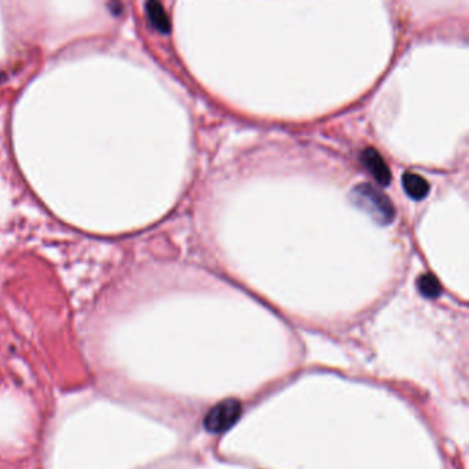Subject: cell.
Returning a JSON list of instances; mask_svg holds the SVG:
<instances>
[{
	"label": "cell",
	"instance_id": "1",
	"mask_svg": "<svg viewBox=\"0 0 469 469\" xmlns=\"http://www.w3.org/2000/svg\"><path fill=\"white\" fill-rule=\"evenodd\" d=\"M353 203L380 224H388L394 220L395 209L388 197L371 185L362 183L355 186L351 193Z\"/></svg>",
	"mask_w": 469,
	"mask_h": 469
},
{
	"label": "cell",
	"instance_id": "2",
	"mask_svg": "<svg viewBox=\"0 0 469 469\" xmlns=\"http://www.w3.org/2000/svg\"><path fill=\"white\" fill-rule=\"evenodd\" d=\"M243 406L237 399H224L213 406L204 418V425L210 433H222L230 429L241 417Z\"/></svg>",
	"mask_w": 469,
	"mask_h": 469
},
{
	"label": "cell",
	"instance_id": "3",
	"mask_svg": "<svg viewBox=\"0 0 469 469\" xmlns=\"http://www.w3.org/2000/svg\"><path fill=\"white\" fill-rule=\"evenodd\" d=\"M362 162L381 186H387L390 183L391 171L384 158L374 148H367L362 152Z\"/></svg>",
	"mask_w": 469,
	"mask_h": 469
},
{
	"label": "cell",
	"instance_id": "4",
	"mask_svg": "<svg viewBox=\"0 0 469 469\" xmlns=\"http://www.w3.org/2000/svg\"><path fill=\"white\" fill-rule=\"evenodd\" d=\"M403 189L406 194L413 200H422L429 193V183L421 175L415 172H406L402 178Z\"/></svg>",
	"mask_w": 469,
	"mask_h": 469
},
{
	"label": "cell",
	"instance_id": "5",
	"mask_svg": "<svg viewBox=\"0 0 469 469\" xmlns=\"http://www.w3.org/2000/svg\"><path fill=\"white\" fill-rule=\"evenodd\" d=\"M146 11H148V17L152 22V25L156 28L158 32L161 33H168L171 29V24H169V18L162 7L161 3L157 1H149L146 3Z\"/></svg>",
	"mask_w": 469,
	"mask_h": 469
},
{
	"label": "cell",
	"instance_id": "6",
	"mask_svg": "<svg viewBox=\"0 0 469 469\" xmlns=\"http://www.w3.org/2000/svg\"><path fill=\"white\" fill-rule=\"evenodd\" d=\"M418 291L421 292L422 296L428 298V299H435L440 295L442 292V286L440 282L438 281V278L432 274H422L418 278Z\"/></svg>",
	"mask_w": 469,
	"mask_h": 469
}]
</instances>
